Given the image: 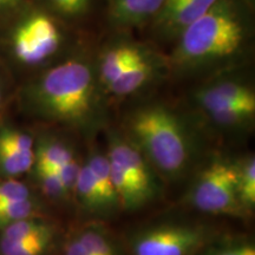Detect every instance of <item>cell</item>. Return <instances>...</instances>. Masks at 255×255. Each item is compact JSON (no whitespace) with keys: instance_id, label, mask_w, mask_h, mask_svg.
Instances as JSON below:
<instances>
[{"instance_id":"d6986e66","label":"cell","mask_w":255,"mask_h":255,"mask_svg":"<svg viewBox=\"0 0 255 255\" xmlns=\"http://www.w3.org/2000/svg\"><path fill=\"white\" fill-rule=\"evenodd\" d=\"M234 158L238 199L242 208L251 218L255 209V157L254 154L248 152Z\"/></svg>"},{"instance_id":"4fadbf2b","label":"cell","mask_w":255,"mask_h":255,"mask_svg":"<svg viewBox=\"0 0 255 255\" xmlns=\"http://www.w3.org/2000/svg\"><path fill=\"white\" fill-rule=\"evenodd\" d=\"M165 0H107V25L110 32L145 28L157 17Z\"/></svg>"},{"instance_id":"8992f818","label":"cell","mask_w":255,"mask_h":255,"mask_svg":"<svg viewBox=\"0 0 255 255\" xmlns=\"http://www.w3.org/2000/svg\"><path fill=\"white\" fill-rule=\"evenodd\" d=\"M221 234L202 220L165 218L139 226L129 239L130 255H194Z\"/></svg>"},{"instance_id":"ba28073f","label":"cell","mask_w":255,"mask_h":255,"mask_svg":"<svg viewBox=\"0 0 255 255\" xmlns=\"http://www.w3.org/2000/svg\"><path fill=\"white\" fill-rule=\"evenodd\" d=\"M107 156L111 163L119 165L132 180L144 207L151 205L163 195V180L146 161L138 148L122 132L119 126L105 129Z\"/></svg>"},{"instance_id":"277c9868","label":"cell","mask_w":255,"mask_h":255,"mask_svg":"<svg viewBox=\"0 0 255 255\" xmlns=\"http://www.w3.org/2000/svg\"><path fill=\"white\" fill-rule=\"evenodd\" d=\"M89 37L36 2L0 31V60L19 84L71 55Z\"/></svg>"},{"instance_id":"7c38bea8","label":"cell","mask_w":255,"mask_h":255,"mask_svg":"<svg viewBox=\"0 0 255 255\" xmlns=\"http://www.w3.org/2000/svg\"><path fill=\"white\" fill-rule=\"evenodd\" d=\"M218 0H165L148 27L156 41L171 43L191 23L205 14Z\"/></svg>"},{"instance_id":"e0dca14e","label":"cell","mask_w":255,"mask_h":255,"mask_svg":"<svg viewBox=\"0 0 255 255\" xmlns=\"http://www.w3.org/2000/svg\"><path fill=\"white\" fill-rule=\"evenodd\" d=\"M63 232L60 225L26 240L9 241L0 239V255H53L62 246Z\"/></svg>"},{"instance_id":"3957f363","label":"cell","mask_w":255,"mask_h":255,"mask_svg":"<svg viewBox=\"0 0 255 255\" xmlns=\"http://www.w3.org/2000/svg\"><path fill=\"white\" fill-rule=\"evenodd\" d=\"M119 128L163 181L176 182L197 168L205 130L189 110L156 97L135 98Z\"/></svg>"},{"instance_id":"30bf717a","label":"cell","mask_w":255,"mask_h":255,"mask_svg":"<svg viewBox=\"0 0 255 255\" xmlns=\"http://www.w3.org/2000/svg\"><path fill=\"white\" fill-rule=\"evenodd\" d=\"M170 81L167 53L158 49L117 77L105 90L110 103L146 96L158 85Z\"/></svg>"},{"instance_id":"ac0fdd59","label":"cell","mask_w":255,"mask_h":255,"mask_svg":"<svg viewBox=\"0 0 255 255\" xmlns=\"http://www.w3.org/2000/svg\"><path fill=\"white\" fill-rule=\"evenodd\" d=\"M73 232L89 255H124L119 241L105 227L104 222L85 221Z\"/></svg>"},{"instance_id":"5bb4252c","label":"cell","mask_w":255,"mask_h":255,"mask_svg":"<svg viewBox=\"0 0 255 255\" xmlns=\"http://www.w3.org/2000/svg\"><path fill=\"white\" fill-rule=\"evenodd\" d=\"M72 201L79 212L88 218L87 221H101L110 219L105 208L100 191L96 186L94 175L85 159H83L79 168L77 180L73 188Z\"/></svg>"},{"instance_id":"6da1fadb","label":"cell","mask_w":255,"mask_h":255,"mask_svg":"<svg viewBox=\"0 0 255 255\" xmlns=\"http://www.w3.org/2000/svg\"><path fill=\"white\" fill-rule=\"evenodd\" d=\"M91 41L18 84L14 103L30 119L84 139L110 126L111 103L95 68Z\"/></svg>"},{"instance_id":"9a60e30c","label":"cell","mask_w":255,"mask_h":255,"mask_svg":"<svg viewBox=\"0 0 255 255\" xmlns=\"http://www.w3.org/2000/svg\"><path fill=\"white\" fill-rule=\"evenodd\" d=\"M84 159L88 163L89 168L91 169L96 186H97V189L100 191L105 208L109 213L110 218H113L122 210V207H121L119 195H117L114 186L110 162L107 156V152L102 151L96 145H89L88 154Z\"/></svg>"},{"instance_id":"7402d4cb","label":"cell","mask_w":255,"mask_h":255,"mask_svg":"<svg viewBox=\"0 0 255 255\" xmlns=\"http://www.w3.org/2000/svg\"><path fill=\"white\" fill-rule=\"evenodd\" d=\"M17 88L18 82L0 60V121L4 119V115L9 105L14 103Z\"/></svg>"},{"instance_id":"603a6c76","label":"cell","mask_w":255,"mask_h":255,"mask_svg":"<svg viewBox=\"0 0 255 255\" xmlns=\"http://www.w3.org/2000/svg\"><path fill=\"white\" fill-rule=\"evenodd\" d=\"M36 2L37 0H0V31Z\"/></svg>"},{"instance_id":"7a4b0ae2","label":"cell","mask_w":255,"mask_h":255,"mask_svg":"<svg viewBox=\"0 0 255 255\" xmlns=\"http://www.w3.org/2000/svg\"><path fill=\"white\" fill-rule=\"evenodd\" d=\"M254 18V0H218L175 39L167 53L170 81L193 84L251 66Z\"/></svg>"},{"instance_id":"9c48e42d","label":"cell","mask_w":255,"mask_h":255,"mask_svg":"<svg viewBox=\"0 0 255 255\" xmlns=\"http://www.w3.org/2000/svg\"><path fill=\"white\" fill-rule=\"evenodd\" d=\"M103 43L95 45V68L104 91L117 77L158 49L152 41L138 40L130 32H110Z\"/></svg>"},{"instance_id":"2e32d148","label":"cell","mask_w":255,"mask_h":255,"mask_svg":"<svg viewBox=\"0 0 255 255\" xmlns=\"http://www.w3.org/2000/svg\"><path fill=\"white\" fill-rule=\"evenodd\" d=\"M37 4L69 27L87 33L85 25L94 17L97 0H37Z\"/></svg>"},{"instance_id":"44dd1931","label":"cell","mask_w":255,"mask_h":255,"mask_svg":"<svg viewBox=\"0 0 255 255\" xmlns=\"http://www.w3.org/2000/svg\"><path fill=\"white\" fill-rule=\"evenodd\" d=\"M39 195L33 186L23 178H0V206Z\"/></svg>"},{"instance_id":"ffe728a7","label":"cell","mask_w":255,"mask_h":255,"mask_svg":"<svg viewBox=\"0 0 255 255\" xmlns=\"http://www.w3.org/2000/svg\"><path fill=\"white\" fill-rule=\"evenodd\" d=\"M194 255H255V244L248 235L221 233Z\"/></svg>"},{"instance_id":"8fae6325","label":"cell","mask_w":255,"mask_h":255,"mask_svg":"<svg viewBox=\"0 0 255 255\" xmlns=\"http://www.w3.org/2000/svg\"><path fill=\"white\" fill-rule=\"evenodd\" d=\"M36 131L0 121V178L28 176L34 163Z\"/></svg>"},{"instance_id":"52a82bcc","label":"cell","mask_w":255,"mask_h":255,"mask_svg":"<svg viewBox=\"0 0 255 255\" xmlns=\"http://www.w3.org/2000/svg\"><path fill=\"white\" fill-rule=\"evenodd\" d=\"M193 84L188 92L190 113L199 115L225 107L255 110L251 66L219 73Z\"/></svg>"},{"instance_id":"5b68a950","label":"cell","mask_w":255,"mask_h":255,"mask_svg":"<svg viewBox=\"0 0 255 255\" xmlns=\"http://www.w3.org/2000/svg\"><path fill=\"white\" fill-rule=\"evenodd\" d=\"M182 202L202 214L250 219L238 199L235 158L219 152L197 165Z\"/></svg>"},{"instance_id":"cb8c5ba5","label":"cell","mask_w":255,"mask_h":255,"mask_svg":"<svg viewBox=\"0 0 255 255\" xmlns=\"http://www.w3.org/2000/svg\"><path fill=\"white\" fill-rule=\"evenodd\" d=\"M60 247L63 248V255H89L88 252L82 246L75 232H71V234L64 235Z\"/></svg>"}]
</instances>
